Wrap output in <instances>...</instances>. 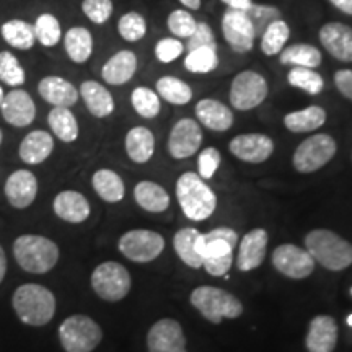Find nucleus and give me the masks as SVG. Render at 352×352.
<instances>
[{
  "label": "nucleus",
  "mask_w": 352,
  "mask_h": 352,
  "mask_svg": "<svg viewBox=\"0 0 352 352\" xmlns=\"http://www.w3.org/2000/svg\"><path fill=\"white\" fill-rule=\"evenodd\" d=\"M351 294H352V289H351Z\"/></svg>",
  "instance_id": "60"
},
{
  "label": "nucleus",
  "mask_w": 352,
  "mask_h": 352,
  "mask_svg": "<svg viewBox=\"0 0 352 352\" xmlns=\"http://www.w3.org/2000/svg\"><path fill=\"white\" fill-rule=\"evenodd\" d=\"M0 34H2L3 41L13 47V50L30 51L36 44L34 26L26 20L13 19L6 21V23L0 26Z\"/></svg>",
  "instance_id": "32"
},
{
  "label": "nucleus",
  "mask_w": 352,
  "mask_h": 352,
  "mask_svg": "<svg viewBox=\"0 0 352 352\" xmlns=\"http://www.w3.org/2000/svg\"><path fill=\"white\" fill-rule=\"evenodd\" d=\"M267 232L264 228H253L240 241L236 266L240 271L248 272L261 266L266 256Z\"/></svg>",
  "instance_id": "20"
},
{
  "label": "nucleus",
  "mask_w": 352,
  "mask_h": 352,
  "mask_svg": "<svg viewBox=\"0 0 352 352\" xmlns=\"http://www.w3.org/2000/svg\"><path fill=\"white\" fill-rule=\"evenodd\" d=\"M131 103L134 111L144 120H153L162 111L160 96L148 87H138L132 90Z\"/></svg>",
  "instance_id": "38"
},
{
  "label": "nucleus",
  "mask_w": 352,
  "mask_h": 352,
  "mask_svg": "<svg viewBox=\"0 0 352 352\" xmlns=\"http://www.w3.org/2000/svg\"><path fill=\"white\" fill-rule=\"evenodd\" d=\"M6 274H7V256H6V252H3V246L0 245V284H2L3 279H6Z\"/></svg>",
  "instance_id": "55"
},
{
  "label": "nucleus",
  "mask_w": 352,
  "mask_h": 352,
  "mask_svg": "<svg viewBox=\"0 0 352 352\" xmlns=\"http://www.w3.org/2000/svg\"><path fill=\"white\" fill-rule=\"evenodd\" d=\"M118 33L127 43H138L147 34V20L142 13L127 12L118 21Z\"/></svg>",
  "instance_id": "44"
},
{
  "label": "nucleus",
  "mask_w": 352,
  "mask_h": 352,
  "mask_svg": "<svg viewBox=\"0 0 352 352\" xmlns=\"http://www.w3.org/2000/svg\"><path fill=\"white\" fill-rule=\"evenodd\" d=\"M217 67V47H199V50L189 51L184 59V69L191 74H210Z\"/></svg>",
  "instance_id": "42"
},
{
  "label": "nucleus",
  "mask_w": 352,
  "mask_h": 352,
  "mask_svg": "<svg viewBox=\"0 0 352 352\" xmlns=\"http://www.w3.org/2000/svg\"><path fill=\"white\" fill-rule=\"evenodd\" d=\"M321 46L341 63H352V28L340 21H329L320 30Z\"/></svg>",
  "instance_id": "18"
},
{
  "label": "nucleus",
  "mask_w": 352,
  "mask_h": 352,
  "mask_svg": "<svg viewBox=\"0 0 352 352\" xmlns=\"http://www.w3.org/2000/svg\"><path fill=\"white\" fill-rule=\"evenodd\" d=\"M155 91L162 100L175 104V107H184L192 100V88L182 78L173 76H164L158 78Z\"/></svg>",
  "instance_id": "37"
},
{
  "label": "nucleus",
  "mask_w": 352,
  "mask_h": 352,
  "mask_svg": "<svg viewBox=\"0 0 352 352\" xmlns=\"http://www.w3.org/2000/svg\"><path fill=\"white\" fill-rule=\"evenodd\" d=\"M91 186H94L96 195L100 196V199L109 202V204L121 202L126 196L124 182L116 171L109 168L95 171L94 176H91Z\"/></svg>",
  "instance_id": "31"
},
{
  "label": "nucleus",
  "mask_w": 352,
  "mask_h": 352,
  "mask_svg": "<svg viewBox=\"0 0 352 352\" xmlns=\"http://www.w3.org/2000/svg\"><path fill=\"white\" fill-rule=\"evenodd\" d=\"M12 307L21 323L44 327L54 318L56 297L41 284H23L13 294Z\"/></svg>",
  "instance_id": "1"
},
{
  "label": "nucleus",
  "mask_w": 352,
  "mask_h": 352,
  "mask_svg": "<svg viewBox=\"0 0 352 352\" xmlns=\"http://www.w3.org/2000/svg\"><path fill=\"white\" fill-rule=\"evenodd\" d=\"M338 342V324L333 316L318 315L310 321L305 338L308 352H333Z\"/></svg>",
  "instance_id": "21"
},
{
  "label": "nucleus",
  "mask_w": 352,
  "mask_h": 352,
  "mask_svg": "<svg viewBox=\"0 0 352 352\" xmlns=\"http://www.w3.org/2000/svg\"><path fill=\"white\" fill-rule=\"evenodd\" d=\"M47 124H50L52 134L65 144H72L78 139L80 129L76 114L70 108H52L47 114Z\"/></svg>",
  "instance_id": "36"
},
{
  "label": "nucleus",
  "mask_w": 352,
  "mask_h": 352,
  "mask_svg": "<svg viewBox=\"0 0 352 352\" xmlns=\"http://www.w3.org/2000/svg\"><path fill=\"white\" fill-rule=\"evenodd\" d=\"M176 199L189 220L202 222L217 208V196L197 173L186 171L176 182Z\"/></svg>",
  "instance_id": "2"
},
{
  "label": "nucleus",
  "mask_w": 352,
  "mask_h": 352,
  "mask_svg": "<svg viewBox=\"0 0 352 352\" xmlns=\"http://www.w3.org/2000/svg\"><path fill=\"white\" fill-rule=\"evenodd\" d=\"M134 199L139 208L152 214L165 212L170 208V195L155 182H140L134 188Z\"/></svg>",
  "instance_id": "29"
},
{
  "label": "nucleus",
  "mask_w": 352,
  "mask_h": 352,
  "mask_svg": "<svg viewBox=\"0 0 352 352\" xmlns=\"http://www.w3.org/2000/svg\"><path fill=\"white\" fill-rule=\"evenodd\" d=\"M13 256L23 271L46 274L59 261V246L43 235L26 233L13 241Z\"/></svg>",
  "instance_id": "4"
},
{
  "label": "nucleus",
  "mask_w": 352,
  "mask_h": 352,
  "mask_svg": "<svg viewBox=\"0 0 352 352\" xmlns=\"http://www.w3.org/2000/svg\"><path fill=\"white\" fill-rule=\"evenodd\" d=\"M78 94H80L83 103H85L91 116L103 120V118L111 116L114 113L116 104H114L111 91L104 85H101L100 82L85 80L78 88Z\"/></svg>",
  "instance_id": "27"
},
{
  "label": "nucleus",
  "mask_w": 352,
  "mask_h": 352,
  "mask_svg": "<svg viewBox=\"0 0 352 352\" xmlns=\"http://www.w3.org/2000/svg\"><path fill=\"white\" fill-rule=\"evenodd\" d=\"M223 2L228 8H233V10H248L250 6H252V0H220Z\"/></svg>",
  "instance_id": "53"
},
{
  "label": "nucleus",
  "mask_w": 352,
  "mask_h": 352,
  "mask_svg": "<svg viewBox=\"0 0 352 352\" xmlns=\"http://www.w3.org/2000/svg\"><path fill=\"white\" fill-rule=\"evenodd\" d=\"M327 122V111L321 107H308L298 111L287 113L284 116V126L290 132L303 134V132H311L320 129Z\"/></svg>",
  "instance_id": "35"
},
{
  "label": "nucleus",
  "mask_w": 352,
  "mask_h": 352,
  "mask_svg": "<svg viewBox=\"0 0 352 352\" xmlns=\"http://www.w3.org/2000/svg\"><path fill=\"white\" fill-rule=\"evenodd\" d=\"M196 116L204 127L215 132H226L235 122L232 109L222 101L214 98H204L196 103Z\"/></svg>",
  "instance_id": "25"
},
{
  "label": "nucleus",
  "mask_w": 352,
  "mask_h": 352,
  "mask_svg": "<svg viewBox=\"0 0 352 352\" xmlns=\"http://www.w3.org/2000/svg\"><path fill=\"white\" fill-rule=\"evenodd\" d=\"M199 47H217L214 32L206 21H199L195 33L188 38V52L199 50Z\"/></svg>",
  "instance_id": "50"
},
{
  "label": "nucleus",
  "mask_w": 352,
  "mask_h": 352,
  "mask_svg": "<svg viewBox=\"0 0 352 352\" xmlns=\"http://www.w3.org/2000/svg\"><path fill=\"white\" fill-rule=\"evenodd\" d=\"M228 151L235 158L246 164H263L274 153V140L266 134H240L228 144Z\"/></svg>",
  "instance_id": "14"
},
{
  "label": "nucleus",
  "mask_w": 352,
  "mask_h": 352,
  "mask_svg": "<svg viewBox=\"0 0 352 352\" xmlns=\"http://www.w3.org/2000/svg\"><path fill=\"white\" fill-rule=\"evenodd\" d=\"M329 2H331L338 10H341L342 13H346V15L352 16V0H329Z\"/></svg>",
  "instance_id": "54"
},
{
  "label": "nucleus",
  "mask_w": 352,
  "mask_h": 352,
  "mask_svg": "<svg viewBox=\"0 0 352 352\" xmlns=\"http://www.w3.org/2000/svg\"><path fill=\"white\" fill-rule=\"evenodd\" d=\"M103 340V331L94 318L72 315L59 327V341L65 352H91Z\"/></svg>",
  "instance_id": "6"
},
{
  "label": "nucleus",
  "mask_w": 352,
  "mask_h": 352,
  "mask_svg": "<svg viewBox=\"0 0 352 352\" xmlns=\"http://www.w3.org/2000/svg\"><path fill=\"white\" fill-rule=\"evenodd\" d=\"M186 10H199L201 8V0H178Z\"/></svg>",
  "instance_id": "56"
},
{
  "label": "nucleus",
  "mask_w": 352,
  "mask_h": 352,
  "mask_svg": "<svg viewBox=\"0 0 352 352\" xmlns=\"http://www.w3.org/2000/svg\"><path fill=\"white\" fill-rule=\"evenodd\" d=\"M118 248L134 263H151L165 250V240L160 233L145 228L126 232L118 241Z\"/></svg>",
  "instance_id": "10"
},
{
  "label": "nucleus",
  "mask_w": 352,
  "mask_h": 352,
  "mask_svg": "<svg viewBox=\"0 0 352 352\" xmlns=\"http://www.w3.org/2000/svg\"><path fill=\"white\" fill-rule=\"evenodd\" d=\"M270 94L267 80L254 70H243L232 80L228 100L239 111H250L264 103Z\"/></svg>",
  "instance_id": "9"
},
{
  "label": "nucleus",
  "mask_w": 352,
  "mask_h": 352,
  "mask_svg": "<svg viewBox=\"0 0 352 352\" xmlns=\"http://www.w3.org/2000/svg\"><path fill=\"white\" fill-rule=\"evenodd\" d=\"M290 38V28L287 21L283 19L272 21V23L267 26L266 32L263 33L261 39V52L266 56H277L280 54V51L285 47V43Z\"/></svg>",
  "instance_id": "39"
},
{
  "label": "nucleus",
  "mask_w": 352,
  "mask_h": 352,
  "mask_svg": "<svg viewBox=\"0 0 352 352\" xmlns=\"http://www.w3.org/2000/svg\"><path fill=\"white\" fill-rule=\"evenodd\" d=\"M131 285L129 271L116 261L101 263L91 274V289L104 302L122 300L131 292Z\"/></svg>",
  "instance_id": "7"
},
{
  "label": "nucleus",
  "mask_w": 352,
  "mask_h": 352,
  "mask_svg": "<svg viewBox=\"0 0 352 352\" xmlns=\"http://www.w3.org/2000/svg\"><path fill=\"white\" fill-rule=\"evenodd\" d=\"M184 44L178 38H164L155 44V57L160 63L170 64L183 54Z\"/></svg>",
  "instance_id": "49"
},
{
  "label": "nucleus",
  "mask_w": 352,
  "mask_h": 352,
  "mask_svg": "<svg viewBox=\"0 0 352 352\" xmlns=\"http://www.w3.org/2000/svg\"><path fill=\"white\" fill-rule=\"evenodd\" d=\"M245 13L246 16H248V20L252 21L256 38H261L267 26H270L272 21L280 19L279 8L272 6H259V3H252L248 10H245Z\"/></svg>",
  "instance_id": "45"
},
{
  "label": "nucleus",
  "mask_w": 352,
  "mask_h": 352,
  "mask_svg": "<svg viewBox=\"0 0 352 352\" xmlns=\"http://www.w3.org/2000/svg\"><path fill=\"white\" fill-rule=\"evenodd\" d=\"M124 147L127 157L134 164L144 165L151 162L153 153H155V135L148 127L135 126L127 131Z\"/></svg>",
  "instance_id": "28"
},
{
  "label": "nucleus",
  "mask_w": 352,
  "mask_h": 352,
  "mask_svg": "<svg viewBox=\"0 0 352 352\" xmlns=\"http://www.w3.org/2000/svg\"><path fill=\"white\" fill-rule=\"evenodd\" d=\"M54 152V139L47 131H32L21 140L19 155L26 165H39L46 162Z\"/></svg>",
  "instance_id": "26"
},
{
  "label": "nucleus",
  "mask_w": 352,
  "mask_h": 352,
  "mask_svg": "<svg viewBox=\"0 0 352 352\" xmlns=\"http://www.w3.org/2000/svg\"><path fill=\"white\" fill-rule=\"evenodd\" d=\"M114 10L113 0H83L82 12L91 23L104 25L111 19Z\"/></svg>",
  "instance_id": "47"
},
{
  "label": "nucleus",
  "mask_w": 352,
  "mask_h": 352,
  "mask_svg": "<svg viewBox=\"0 0 352 352\" xmlns=\"http://www.w3.org/2000/svg\"><path fill=\"white\" fill-rule=\"evenodd\" d=\"M64 39V50L69 59L76 64H85L94 54V36L85 26H72L67 30Z\"/></svg>",
  "instance_id": "30"
},
{
  "label": "nucleus",
  "mask_w": 352,
  "mask_h": 352,
  "mask_svg": "<svg viewBox=\"0 0 352 352\" xmlns=\"http://www.w3.org/2000/svg\"><path fill=\"white\" fill-rule=\"evenodd\" d=\"M0 113L7 124L13 127H28L36 120V104L28 91L15 88L3 96Z\"/></svg>",
  "instance_id": "16"
},
{
  "label": "nucleus",
  "mask_w": 352,
  "mask_h": 352,
  "mask_svg": "<svg viewBox=\"0 0 352 352\" xmlns=\"http://www.w3.org/2000/svg\"><path fill=\"white\" fill-rule=\"evenodd\" d=\"M233 264V254H227V256H219V258H209L202 261V267L208 271V274L214 277L227 276V272L230 271Z\"/></svg>",
  "instance_id": "51"
},
{
  "label": "nucleus",
  "mask_w": 352,
  "mask_h": 352,
  "mask_svg": "<svg viewBox=\"0 0 352 352\" xmlns=\"http://www.w3.org/2000/svg\"><path fill=\"white\" fill-rule=\"evenodd\" d=\"M239 243V235L230 227H217L208 233H201L197 248L202 261L209 258H219L233 254V248Z\"/></svg>",
  "instance_id": "22"
},
{
  "label": "nucleus",
  "mask_w": 352,
  "mask_h": 352,
  "mask_svg": "<svg viewBox=\"0 0 352 352\" xmlns=\"http://www.w3.org/2000/svg\"><path fill=\"white\" fill-rule=\"evenodd\" d=\"M222 33L232 51L245 54L254 47L256 34H254L252 21L248 20L243 10L227 8V12L222 15Z\"/></svg>",
  "instance_id": "12"
},
{
  "label": "nucleus",
  "mask_w": 352,
  "mask_h": 352,
  "mask_svg": "<svg viewBox=\"0 0 352 352\" xmlns=\"http://www.w3.org/2000/svg\"><path fill=\"white\" fill-rule=\"evenodd\" d=\"M0 80L12 88H20L26 82L23 65L10 51H0Z\"/></svg>",
  "instance_id": "43"
},
{
  "label": "nucleus",
  "mask_w": 352,
  "mask_h": 352,
  "mask_svg": "<svg viewBox=\"0 0 352 352\" xmlns=\"http://www.w3.org/2000/svg\"><path fill=\"white\" fill-rule=\"evenodd\" d=\"M201 232L192 227L182 228L176 232L173 239L175 252L178 254L179 259L186 264V266L192 267V270H199L202 267V256L197 248V240H199Z\"/></svg>",
  "instance_id": "33"
},
{
  "label": "nucleus",
  "mask_w": 352,
  "mask_h": 352,
  "mask_svg": "<svg viewBox=\"0 0 352 352\" xmlns=\"http://www.w3.org/2000/svg\"><path fill=\"white\" fill-rule=\"evenodd\" d=\"M202 144V129L196 120L183 118L171 127L168 135V152L176 160L192 157Z\"/></svg>",
  "instance_id": "13"
},
{
  "label": "nucleus",
  "mask_w": 352,
  "mask_h": 352,
  "mask_svg": "<svg viewBox=\"0 0 352 352\" xmlns=\"http://www.w3.org/2000/svg\"><path fill=\"white\" fill-rule=\"evenodd\" d=\"M287 82L290 87L298 88L308 95H320L324 88L323 77L316 72V69L308 67H290L287 74Z\"/></svg>",
  "instance_id": "40"
},
{
  "label": "nucleus",
  "mask_w": 352,
  "mask_h": 352,
  "mask_svg": "<svg viewBox=\"0 0 352 352\" xmlns=\"http://www.w3.org/2000/svg\"><path fill=\"white\" fill-rule=\"evenodd\" d=\"M3 191L12 208L26 209L38 196V178L30 170H16L7 178Z\"/></svg>",
  "instance_id": "17"
},
{
  "label": "nucleus",
  "mask_w": 352,
  "mask_h": 352,
  "mask_svg": "<svg viewBox=\"0 0 352 352\" xmlns=\"http://www.w3.org/2000/svg\"><path fill=\"white\" fill-rule=\"evenodd\" d=\"M33 26L36 41L44 47H54L63 39V28H60L59 20L52 13H41Z\"/></svg>",
  "instance_id": "41"
},
{
  "label": "nucleus",
  "mask_w": 352,
  "mask_h": 352,
  "mask_svg": "<svg viewBox=\"0 0 352 352\" xmlns=\"http://www.w3.org/2000/svg\"><path fill=\"white\" fill-rule=\"evenodd\" d=\"M338 145L331 135L315 134L303 140L294 152L292 164L298 173H315L333 160Z\"/></svg>",
  "instance_id": "8"
},
{
  "label": "nucleus",
  "mask_w": 352,
  "mask_h": 352,
  "mask_svg": "<svg viewBox=\"0 0 352 352\" xmlns=\"http://www.w3.org/2000/svg\"><path fill=\"white\" fill-rule=\"evenodd\" d=\"M138 56L131 50H121L113 54L101 67V77L108 85L120 87L131 80L138 72Z\"/></svg>",
  "instance_id": "24"
},
{
  "label": "nucleus",
  "mask_w": 352,
  "mask_h": 352,
  "mask_svg": "<svg viewBox=\"0 0 352 352\" xmlns=\"http://www.w3.org/2000/svg\"><path fill=\"white\" fill-rule=\"evenodd\" d=\"M220 162H222V155L215 147H208L204 148L199 153V158H197V170H199V175L204 182L208 179H212L215 173H217Z\"/></svg>",
  "instance_id": "48"
},
{
  "label": "nucleus",
  "mask_w": 352,
  "mask_h": 352,
  "mask_svg": "<svg viewBox=\"0 0 352 352\" xmlns=\"http://www.w3.org/2000/svg\"><path fill=\"white\" fill-rule=\"evenodd\" d=\"M166 25H168L170 33L176 38H189L192 33H195L197 21L195 16L189 13L186 8H176L168 15V20H166Z\"/></svg>",
  "instance_id": "46"
},
{
  "label": "nucleus",
  "mask_w": 352,
  "mask_h": 352,
  "mask_svg": "<svg viewBox=\"0 0 352 352\" xmlns=\"http://www.w3.org/2000/svg\"><path fill=\"white\" fill-rule=\"evenodd\" d=\"M272 266L290 279H305L314 272L315 261L305 248L284 243L272 252Z\"/></svg>",
  "instance_id": "11"
},
{
  "label": "nucleus",
  "mask_w": 352,
  "mask_h": 352,
  "mask_svg": "<svg viewBox=\"0 0 352 352\" xmlns=\"http://www.w3.org/2000/svg\"><path fill=\"white\" fill-rule=\"evenodd\" d=\"M2 142H3V132L0 129V145H2Z\"/></svg>",
  "instance_id": "59"
},
{
  "label": "nucleus",
  "mask_w": 352,
  "mask_h": 352,
  "mask_svg": "<svg viewBox=\"0 0 352 352\" xmlns=\"http://www.w3.org/2000/svg\"><path fill=\"white\" fill-rule=\"evenodd\" d=\"M305 250L314 261L329 271H342L352 264V245L327 228H316L308 233Z\"/></svg>",
  "instance_id": "3"
},
{
  "label": "nucleus",
  "mask_w": 352,
  "mask_h": 352,
  "mask_svg": "<svg viewBox=\"0 0 352 352\" xmlns=\"http://www.w3.org/2000/svg\"><path fill=\"white\" fill-rule=\"evenodd\" d=\"M334 85H336L338 91L347 100L352 101V70L342 69L334 74Z\"/></svg>",
  "instance_id": "52"
},
{
  "label": "nucleus",
  "mask_w": 352,
  "mask_h": 352,
  "mask_svg": "<svg viewBox=\"0 0 352 352\" xmlns=\"http://www.w3.org/2000/svg\"><path fill=\"white\" fill-rule=\"evenodd\" d=\"M38 94L52 108H72L78 101V88L60 76H46L38 83Z\"/></svg>",
  "instance_id": "19"
},
{
  "label": "nucleus",
  "mask_w": 352,
  "mask_h": 352,
  "mask_svg": "<svg viewBox=\"0 0 352 352\" xmlns=\"http://www.w3.org/2000/svg\"><path fill=\"white\" fill-rule=\"evenodd\" d=\"M148 352H186V338L183 328L173 318H164L153 323L147 334Z\"/></svg>",
  "instance_id": "15"
},
{
  "label": "nucleus",
  "mask_w": 352,
  "mask_h": 352,
  "mask_svg": "<svg viewBox=\"0 0 352 352\" xmlns=\"http://www.w3.org/2000/svg\"><path fill=\"white\" fill-rule=\"evenodd\" d=\"M279 60L283 65H290V67L316 69L321 65L323 56L318 47L307 43H297L284 47L279 54Z\"/></svg>",
  "instance_id": "34"
},
{
  "label": "nucleus",
  "mask_w": 352,
  "mask_h": 352,
  "mask_svg": "<svg viewBox=\"0 0 352 352\" xmlns=\"http://www.w3.org/2000/svg\"><path fill=\"white\" fill-rule=\"evenodd\" d=\"M3 96H6V94H3L2 87H0V107H2V101H3Z\"/></svg>",
  "instance_id": "57"
},
{
  "label": "nucleus",
  "mask_w": 352,
  "mask_h": 352,
  "mask_svg": "<svg viewBox=\"0 0 352 352\" xmlns=\"http://www.w3.org/2000/svg\"><path fill=\"white\" fill-rule=\"evenodd\" d=\"M347 324H349V327H352V314L347 316Z\"/></svg>",
  "instance_id": "58"
},
{
  "label": "nucleus",
  "mask_w": 352,
  "mask_h": 352,
  "mask_svg": "<svg viewBox=\"0 0 352 352\" xmlns=\"http://www.w3.org/2000/svg\"><path fill=\"white\" fill-rule=\"evenodd\" d=\"M191 305L210 323L219 324L223 318H239L243 314V305L235 296L227 290L201 285L191 292Z\"/></svg>",
  "instance_id": "5"
},
{
  "label": "nucleus",
  "mask_w": 352,
  "mask_h": 352,
  "mask_svg": "<svg viewBox=\"0 0 352 352\" xmlns=\"http://www.w3.org/2000/svg\"><path fill=\"white\" fill-rule=\"evenodd\" d=\"M52 210L60 220L69 223H82L90 217L91 208L90 202L82 192L72 191H60L59 195L54 197L52 202Z\"/></svg>",
  "instance_id": "23"
}]
</instances>
